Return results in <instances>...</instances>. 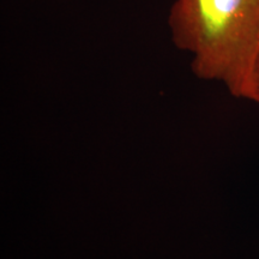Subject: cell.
Returning <instances> with one entry per match:
<instances>
[{"label": "cell", "instance_id": "cell-1", "mask_svg": "<svg viewBox=\"0 0 259 259\" xmlns=\"http://www.w3.org/2000/svg\"><path fill=\"white\" fill-rule=\"evenodd\" d=\"M168 27L198 78L221 83L242 99L259 52V0H174Z\"/></svg>", "mask_w": 259, "mask_h": 259}, {"label": "cell", "instance_id": "cell-2", "mask_svg": "<svg viewBox=\"0 0 259 259\" xmlns=\"http://www.w3.org/2000/svg\"><path fill=\"white\" fill-rule=\"evenodd\" d=\"M242 99L248 100L259 106V52L246 80Z\"/></svg>", "mask_w": 259, "mask_h": 259}]
</instances>
